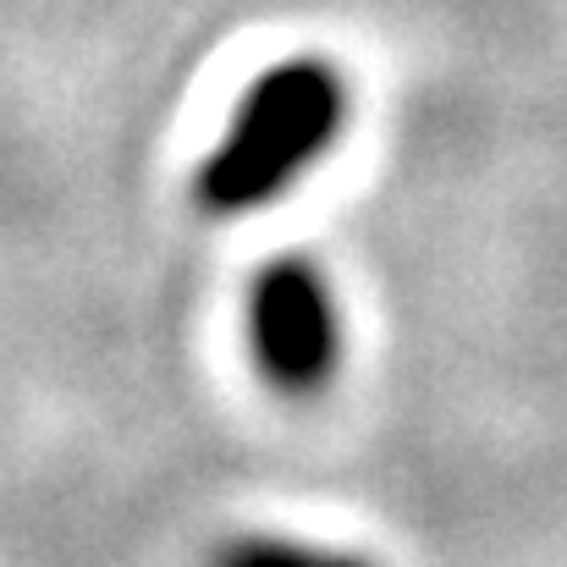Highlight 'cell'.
<instances>
[{"label": "cell", "instance_id": "6da1fadb", "mask_svg": "<svg viewBox=\"0 0 567 567\" xmlns=\"http://www.w3.org/2000/svg\"><path fill=\"white\" fill-rule=\"evenodd\" d=\"M353 127V78L320 50H298L254 72L231 100L220 138L193 166L188 198L209 220L270 209L326 166Z\"/></svg>", "mask_w": 567, "mask_h": 567}, {"label": "cell", "instance_id": "7a4b0ae2", "mask_svg": "<svg viewBox=\"0 0 567 567\" xmlns=\"http://www.w3.org/2000/svg\"><path fill=\"white\" fill-rule=\"evenodd\" d=\"M243 342L276 396L309 402L331 391L348 364V320L331 276L309 254L265 259L243 292Z\"/></svg>", "mask_w": 567, "mask_h": 567}, {"label": "cell", "instance_id": "3957f363", "mask_svg": "<svg viewBox=\"0 0 567 567\" xmlns=\"http://www.w3.org/2000/svg\"><path fill=\"white\" fill-rule=\"evenodd\" d=\"M209 567H375L364 551H342V546H315V540H292V535H237L226 540Z\"/></svg>", "mask_w": 567, "mask_h": 567}]
</instances>
